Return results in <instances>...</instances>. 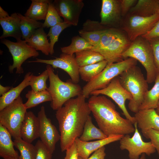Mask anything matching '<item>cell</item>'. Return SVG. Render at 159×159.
<instances>
[{"mask_svg":"<svg viewBox=\"0 0 159 159\" xmlns=\"http://www.w3.org/2000/svg\"><path fill=\"white\" fill-rule=\"evenodd\" d=\"M142 133L145 138L150 140L159 156V131L150 129Z\"/></svg>","mask_w":159,"mask_h":159,"instance_id":"obj_40","label":"cell"},{"mask_svg":"<svg viewBox=\"0 0 159 159\" xmlns=\"http://www.w3.org/2000/svg\"><path fill=\"white\" fill-rule=\"evenodd\" d=\"M93 46L80 36L73 37L70 44L61 48L62 53L72 55L82 51L92 49Z\"/></svg>","mask_w":159,"mask_h":159,"instance_id":"obj_33","label":"cell"},{"mask_svg":"<svg viewBox=\"0 0 159 159\" xmlns=\"http://www.w3.org/2000/svg\"><path fill=\"white\" fill-rule=\"evenodd\" d=\"M72 25L69 23L65 22L59 23L51 27L47 34L49 37L50 46V54L52 55L54 53V46L58 42L59 37L61 32L66 28Z\"/></svg>","mask_w":159,"mask_h":159,"instance_id":"obj_37","label":"cell"},{"mask_svg":"<svg viewBox=\"0 0 159 159\" xmlns=\"http://www.w3.org/2000/svg\"><path fill=\"white\" fill-rule=\"evenodd\" d=\"M35 146V159H51L52 154L40 140L37 141Z\"/></svg>","mask_w":159,"mask_h":159,"instance_id":"obj_39","label":"cell"},{"mask_svg":"<svg viewBox=\"0 0 159 159\" xmlns=\"http://www.w3.org/2000/svg\"><path fill=\"white\" fill-rule=\"evenodd\" d=\"M155 110L156 113L159 115V101L158 103L157 106Z\"/></svg>","mask_w":159,"mask_h":159,"instance_id":"obj_49","label":"cell"},{"mask_svg":"<svg viewBox=\"0 0 159 159\" xmlns=\"http://www.w3.org/2000/svg\"><path fill=\"white\" fill-rule=\"evenodd\" d=\"M26 110L20 96L0 111V124L7 129L14 139L21 138V126Z\"/></svg>","mask_w":159,"mask_h":159,"instance_id":"obj_7","label":"cell"},{"mask_svg":"<svg viewBox=\"0 0 159 159\" xmlns=\"http://www.w3.org/2000/svg\"><path fill=\"white\" fill-rule=\"evenodd\" d=\"M90 95H102L111 98L121 109L126 119L129 120L133 124L136 122L134 117L131 116L129 113L125 105L126 100H130L132 96L122 86L119 76L113 79L106 87L93 91Z\"/></svg>","mask_w":159,"mask_h":159,"instance_id":"obj_10","label":"cell"},{"mask_svg":"<svg viewBox=\"0 0 159 159\" xmlns=\"http://www.w3.org/2000/svg\"><path fill=\"white\" fill-rule=\"evenodd\" d=\"M75 58L79 67L96 63L105 60L103 56L100 53L91 49L76 53Z\"/></svg>","mask_w":159,"mask_h":159,"instance_id":"obj_29","label":"cell"},{"mask_svg":"<svg viewBox=\"0 0 159 159\" xmlns=\"http://www.w3.org/2000/svg\"><path fill=\"white\" fill-rule=\"evenodd\" d=\"M1 39V43L7 47L13 58V64L9 67V71L11 73L16 68V73H23V63L28 58L39 55L38 52L28 45L25 40L21 39L14 42L5 38Z\"/></svg>","mask_w":159,"mask_h":159,"instance_id":"obj_9","label":"cell"},{"mask_svg":"<svg viewBox=\"0 0 159 159\" xmlns=\"http://www.w3.org/2000/svg\"><path fill=\"white\" fill-rule=\"evenodd\" d=\"M107 137L99 128L93 124L92 118L89 116L85 123L82 133L79 138L83 142H88L91 140L105 139Z\"/></svg>","mask_w":159,"mask_h":159,"instance_id":"obj_28","label":"cell"},{"mask_svg":"<svg viewBox=\"0 0 159 159\" xmlns=\"http://www.w3.org/2000/svg\"><path fill=\"white\" fill-rule=\"evenodd\" d=\"M46 68L49 82L47 90L52 98L50 106L53 110H57L70 99L82 94V89L78 84L74 83L71 80L62 81L58 74L54 73L53 68L50 65L47 64Z\"/></svg>","mask_w":159,"mask_h":159,"instance_id":"obj_4","label":"cell"},{"mask_svg":"<svg viewBox=\"0 0 159 159\" xmlns=\"http://www.w3.org/2000/svg\"><path fill=\"white\" fill-rule=\"evenodd\" d=\"M107 64V61L104 60L96 63L79 67L80 77L83 81L89 82L103 71Z\"/></svg>","mask_w":159,"mask_h":159,"instance_id":"obj_27","label":"cell"},{"mask_svg":"<svg viewBox=\"0 0 159 159\" xmlns=\"http://www.w3.org/2000/svg\"><path fill=\"white\" fill-rule=\"evenodd\" d=\"M12 87L9 86H3L1 84L0 85V95L2 96L4 94L7 93L12 88Z\"/></svg>","mask_w":159,"mask_h":159,"instance_id":"obj_46","label":"cell"},{"mask_svg":"<svg viewBox=\"0 0 159 159\" xmlns=\"http://www.w3.org/2000/svg\"><path fill=\"white\" fill-rule=\"evenodd\" d=\"M39 123L37 117L32 111L27 112L22 123L20 130L21 138L32 143L39 137Z\"/></svg>","mask_w":159,"mask_h":159,"instance_id":"obj_19","label":"cell"},{"mask_svg":"<svg viewBox=\"0 0 159 159\" xmlns=\"http://www.w3.org/2000/svg\"><path fill=\"white\" fill-rule=\"evenodd\" d=\"M66 151V155L64 159H78V152L75 142Z\"/></svg>","mask_w":159,"mask_h":159,"instance_id":"obj_43","label":"cell"},{"mask_svg":"<svg viewBox=\"0 0 159 159\" xmlns=\"http://www.w3.org/2000/svg\"><path fill=\"white\" fill-rule=\"evenodd\" d=\"M11 135L7 129L0 124V156H9L18 159V153L14 148Z\"/></svg>","mask_w":159,"mask_h":159,"instance_id":"obj_25","label":"cell"},{"mask_svg":"<svg viewBox=\"0 0 159 159\" xmlns=\"http://www.w3.org/2000/svg\"><path fill=\"white\" fill-rule=\"evenodd\" d=\"M49 0H32L24 16L36 21L45 20L49 6Z\"/></svg>","mask_w":159,"mask_h":159,"instance_id":"obj_26","label":"cell"},{"mask_svg":"<svg viewBox=\"0 0 159 159\" xmlns=\"http://www.w3.org/2000/svg\"><path fill=\"white\" fill-rule=\"evenodd\" d=\"M13 142L14 146L20 153L18 159H35V145L25 141L21 138L14 139Z\"/></svg>","mask_w":159,"mask_h":159,"instance_id":"obj_34","label":"cell"},{"mask_svg":"<svg viewBox=\"0 0 159 159\" xmlns=\"http://www.w3.org/2000/svg\"><path fill=\"white\" fill-rule=\"evenodd\" d=\"M86 98L80 95L72 98L56 110L55 116L60 132V147L66 151L81 135L91 111Z\"/></svg>","mask_w":159,"mask_h":159,"instance_id":"obj_1","label":"cell"},{"mask_svg":"<svg viewBox=\"0 0 159 159\" xmlns=\"http://www.w3.org/2000/svg\"><path fill=\"white\" fill-rule=\"evenodd\" d=\"M9 16L8 13L0 6V19L5 18Z\"/></svg>","mask_w":159,"mask_h":159,"instance_id":"obj_47","label":"cell"},{"mask_svg":"<svg viewBox=\"0 0 159 159\" xmlns=\"http://www.w3.org/2000/svg\"><path fill=\"white\" fill-rule=\"evenodd\" d=\"M134 117L142 132L150 129L159 131V115L155 109L139 110Z\"/></svg>","mask_w":159,"mask_h":159,"instance_id":"obj_20","label":"cell"},{"mask_svg":"<svg viewBox=\"0 0 159 159\" xmlns=\"http://www.w3.org/2000/svg\"><path fill=\"white\" fill-rule=\"evenodd\" d=\"M134 134L132 137L129 134L123 135L120 140V149L126 150L128 152L130 159H139L140 155L145 153L150 156L156 152V150L150 141L144 142L137 128L136 122L134 124Z\"/></svg>","mask_w":159,"mask_h":159,"instance_id":"obj_11","label":"cell"},{"mask_svg":"<svg viewBox=\"0 0 159 159\" xmlns=\"http://www.w3.org/2000/svg\"><path fill=\"white\" fill-rule=\"evenodd\" d=\"M139 159H146L145 154L143 153L141 155V156Z\"/></svg>","mask_w":159,"mask_h":159,"instance_id":"obj_50","label":"cell"},{"mask_svg":"<svg viewBox=\"0 0 159 159\" xmlns=\"http://www.w3.org/2000/svg\"><path fill=\"white\" fill-rule=\"evenodd\" d=\"M137 1L136 0H120L122 16L125 17Z\"/></svg>","mask_w":159,"mask_h":159,"instance_id":"obj_42","label":"cell"},{"mask_svg":"<svg viewBox=\"0 0 159 159\" xmlns=\"http://www.w3.org/2000/svg\"><path fill=\"white\" fill-rule=\"evenodd\" d=\"M44 28L41 27L36 30L29 38L25 40L36 50L40 51L45 55H48L50 53V46Z\"/></svg>","mask_w":159,"mask_h":159,"instance_id":"obj_22","label":"cell"},{"mask_svg":"<svg viewBox=\"0 0 159 159\" xmlns=\"http://www.w3.org/2000/svg\"><path fill=\"white\" fill-rule=\"evenodd\" d=\"M105 147L103 146L95 151L90 157L86 159H105L106 156ZM78 159H82L79 157Z\"/></svg>","mask_w":159,"mask_h":159,"instance_id":"obj_45","label":"cell"},{"mask_svg":"<svg viewBox=\"0 0 159 159\" xmlns=\"http://www.w3.org/2000/svg\"><path fill=\"white\" fill-rule=\"evenodd\" d=\"M20 22V19L16 12L7 17L0 19V24L3 29V33L0 39L11 37L16 41L21 39L22 34Z\"/></svg>","mask_w":159,"mask_h":159,"instance_id":"obj_21","label":"cell"},{"mask_svg":"<svg viewBox=\"0 0 159 159\" xmlns=\"http://www.w3.org/2000/svg\"><path fill=\"white\" fill-rule=\"evenodd\" d=\"M141 37L147 40L159 38V19L150 31Z\"/></svg>","mask_w":159,"mask_h":159,"instance_id":"obj_44","label":"cell"},{"mask_svg":"<svg viewBox=\"0 0 159 159\" xmlns=\"http://www.w3.org/2000/svg\"><path fill=\"white\" fill-rule=\"evenodd\" d=\"M124 135H113L106 138L91 142H83L79 138L75 140L78 150L79 157L82 159H86L93 153L106 145L120 140Z\"/></svg>","mask_w":159,"mask_h":159,"instance_id":"obj_17","label":"cell"},{"mask_svg":"<svg viewBox=\"0 0 159 159\" xmlns=\"http://www.w3.org/2000/svg\"><path fill=\"white\" fill-rule=\"evenodd\" d=\"M107 29L100 22L88 19L83 23L82 28L78 32L80 36L94 47Z\"/></svg>","mask_w":159,"mask_h":159,"instance_id":"obj_18","label":"cell"},{"mask_svg":"<svg viewBox=\"0 0 159 159\" xmlns=\"http://www.w3.org/2000/svg\"><path fill=\"white\" fill-rule=\"evenodd\" d=\"M159 4L158 0H139L127 14L148 17L158 13Z\"/></svg>","mask_w":159,"mask_h":159,"instance_id":"obj_24","label":"cell"},{"mask_svg":"<svg viewBox=\"0 0 159 159\" xmlns=\"http://www.w3.org/2000/svg\"><path fill=\"white\" fill-rule=\"evenodd\" d=\"M131 43L126 33L122 32L108 47L97 52L103 56L107 64L118 62L124 60L122 54Z\"/></svg>","mask_w":159,"mask_h":159,"instance_id":"obj_16","label":"cell"},{"mask_svg":"<svg viewBox=\"0 0 159 159\" xmlns=\"http://www.w3.org/2000/svg\"><path fill=\"white\" fill-rule=\"evenodd\" d=\"M39 123V137L40 140L53 154L60 135L51 120L46 115L44 106H42L38 113Z\"/></svg>","mask_w":159,"mask_h":159,"instance_id":"obj_12","label":"cell"},{"mask_svg":"<svg viewBox=\"0 0 159 159\" xmlns=\"http://www.w3.org/2000/svg\"><path fill=\"white\" fill-rule=\"evenodd\" d=\"M49 74L46 69L40 75L35 76L32 73L29 80V86L32 90L35 92L47 90L46 82L49 78Z\"/></svg>","mask_w":159,"mask_h":159,"instance_id":"obj_36","label":"cell"},{"mask_svg":"<svg viewBox=\"0 0 159 159\" xmlns=\"http://www.w3.org/2000/svg\"><path fill=\"white\" fill-rule=\"evenodd\" d=\"M151 47L155 63L158 74H159V38L147 40Z\"/></svg>","mask_w":159,"mask_h":159,"instance_id":"obj_41","label":"cell"},{"mask_svg":"<svg viewBox=\"0 0 159 159\" xmlns=\"http://www.w3.org/2000/svg\"><path fill=\"white\" fill-rule=\"evenodd\" d=\"M53 4L64 21L77 26L84 4L82 0H54Z\"/></svg>","mask_w":159,"mask_h":159,"instance_id":"obj_14","label":"cell"},{"mask_svg":"<svg viewBox=\"0 0 159 159\" xmlns=\"http://www.w3.org/2000/svg\"><path fill=\"white\" fill-rule=\"evenodd\" d=\"M122 87L132 95L128 107L135 113L139 110L146 92L148 90V83L140 69L136 65L130 68L119 76Z\"/></svg>","mask_w":159,"mask_h":159,"instance_id":"obj_3","label":"cell"},{"mask_svg":"<svg viewBox=\"0 0 159 159\" xmlns=\"http://www.w3.org/2000/svg\"><path fill=\"white\" fill-rule=\"evenodd\" d=\"M123 59L131 58L139 61L146 72V80L148 83L154 82L158 74L153 51L148 41L139 37L131 42L129 47L122 54Z\"/></svg>","mask_w":159,"mask_h":159,"instance_id":"obj_5","label":"cell"},{"mask_svg":"<svg viewBox=\"0 0 159 159\" xmlns=\"http://www.w3.org/2000/svg\"><path fill=\"white\" fill-rule=\"evenodd\" d=\"M28 62L44 63L51 65L53 68L61 69L68 74L74 83L77 84L80 82L79 67L74 54L70 55L62 53L59 57L54 59L36 58L35 60L29 61Z\"/></svg>","mask_w":159,"mask_h":159,"instance_id":"obj_13","label":"cell"},{"mask_svg":"<svg viewBox=\"0 0 159 159\" xmlns=\"http://www.w3.org/2000/svg\"><path fill=\"white\" fill-rule=\"evenodd\" d=\"M122 31L118 28H108L102 35L99 41L91 49L96 52L108 47Z\"/></svg>","mask_w":159,"mask_h":159,"instance_id":"obj_35","label":"cell"},{"mask_svg":"<svg viewBox=\"0 0 159 159\" xmlns=\"http://www.w3.org/2000/svg\"><path fill=\"white\" fill-rule=\"evenodd\" d=\"M125 17L121 27L131 42L148 32L159 19L158 13L146 17L129 14Z\"/></svg>","mask_w":159,"mask_h":159,"instance_id":"obj_8","label":"cell"},{"mask_svg":"<svg viewBox=\"0 0 159 159\" xmlns=\"http://www.w3.org/2000/svg\"><path fill=\"white\" fill-rule=\"evenodd\" d=\"M101 24L107 28H118L121 20L120 0H102Z\"/></svg>","mask_w":159,"mask_h":159,"instance_id":"obj_15","label":"cell"},{"mask_svg":"<svg viewBox=\"0 0 159 159\" xmlns=\"http://www.w3.org/2000/svg\"><path fill=\"white\" fill-rule=\"evenodd\" d=\"M88 103L99 128L107 137L134 132L133 124L121 116L115 105L105 96L92 95Z\"/></svg>","mask_w":159,"mask_h":159,"instance_id":"obj_2","label":"cell"},{"mask_svg":"<svg viewBox=\"0 0 159 159\" xmlns=\"http://www.w3.org/2000/svg\"><path fill=\"white\" fill-rule=\"evenodd\" d=\"M158 13L159 14V4L158 11Z\"/></svg>","mask_w":159,"mask_h":159,"instance_id":"obj_51","label":"cell"},{"mask_svg":"<svg viewBox=\"0 0 159 159\" xmlns=\"http://www.w3.org/2000/svg\"><path fill=\"white\" fill-rule=\"evenodd\" d=\"M1 157L3 158V159H17L7 156H3Z\"/></svg>","mask_w":159,"mask_h":159,"instance_id":"obj_48","label":"cell"},{"mask_svg":"<svg viewBox=\"0 0 159 159\" xmlns=\"http://www.w3.org/2000/svg\"><path fill=\"white\" fill-rule=\"evenodd\" d=\"M153 87L146 92L139 110L155 109L159 101V74L157 75Z\"/></svg>","mask_w":159,"mask_h":159,"instance_id":"obj_30","label":"cell"},{"mask_svg":"<svg viewBox=\"0 0 159 159\" xmlns=\"http://www.w3.org/2000/svg\"><path fill=\"white\" fill-rule=\"evenodd\" d=\"M32 74L30 72L27 73L20 83L15 87H12L7 93L1 96L0 97V111L17 99L22 91L29 85V80Z\"/></svg>","mask_w":159,"mask_h":159,"instance_id":"obj_23","label":"cell"},{"mask_svg":"<svg viewBox=\"0 0 159 159\" xmlns=\"http://www.w3.org/2000/svg\"><path fill=\"white\" fill-rule=\"evenodd\" d=\"M20 20L22 38L26 40L29 38L36 30L42 27L43 23L17 13Z\"/></svg>","mask_w":159,"mask_h":159,"instance_id":"obj_31","label":"cell"},{"mask_svg":"<svg viewBox=\"0 0 159 159\" xmlns=\"http://www.w3.org/2000/svg\"><path fill=\"white\" fill-rule=\"evenodd\" d=\"M25 97L27 100L24 105L27 109L35 107L42 103L52 100L51 95L47 90L35 92L31 90L28 92Z\"/></svg>","mask_w":159,"mask_h":159,"instance_id":"obj_32","label":"cell"},{"mask_svg":"<svg viewBox=\"0 0 159 159\" xmlns=\"http://www.w3.org/2000/svg\"><path fill=\"white\" fill-rule=\"evenodd\" d=\"M64 22L54 7L53 2L50 0L47 12L42 27H51L57 24Z\"/></svg>","mask_w":159,"mask_h":159,"instance_id":"obj_38","label":"cell"},{"mask_svg":"<svg viewBox=\"0 0 159 159\" xmlns=\"http://www.w3.org/2000/svg\"><path fill=\"white\" fill-rule=\"evenodd\" d=\"M137 61L133 58H129L118 62L107 64L98 76L84 86L82 95L86 98H88L92 92L104 88L115 78L136 65Z\"/></svg>","mask_w":159,"mask_h":159,"instance_id":"obj_6","label":"cell"}]
</instances>
